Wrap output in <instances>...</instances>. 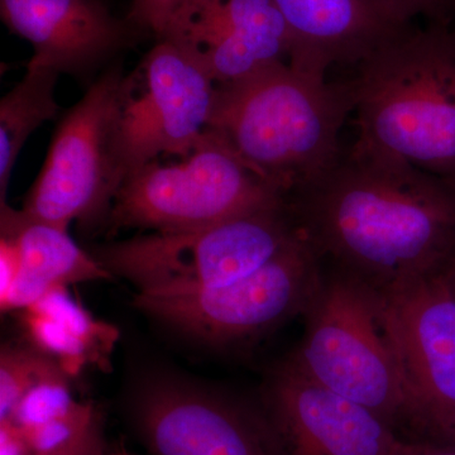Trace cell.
<instances>
[{"label":"cell","mask_w":455,"mask_h":455,"mask_svg":"<svg viewBox=\"0 0 455 455\" xmlns=\"http://www.w3.org/2000/svg\"><path fill=\"white\" fill-rule=\"evenodd\" d=\"M289 202L323 265L379 291L455 259V181L358 140Z\"/></svg>","instance_id":"1"},{"label":"cell","mask_w":455,"mask_h":455,"mask_svg":"<svg viewBox=\"0 0 455 455\" xmlns=\"http://www.w3.org/2000/svg\"><path fill=\"white\" fill-rule=\"evenodd\" d=\"M355 104L352 82L283 62L218 85L209 130L290 196L340 160L341 127Z\"/></svg>","instance_id":"2"},{"label":"cell","mask_w":455,"mask_h":455,"mask_svg":"<svg viewBox=\"0 0 455 455\" xmlns=\"http://www.w3.org/2000/svg\"><path fill=\"white\" fill-rule=\"evenodd\" d=\"M352 83L358 142L455 181V25L400 29Z\"/></svg>","instance_id":"3"},{"label":"cell","mask_w":455,"mask_h":455,"mask_svg":"<svg viewBox=\"0 0 455 455\" xmlns=\"http://www.w3.org/2000/svg\"><path fill=\"white\" fill-rule=\"evenodd\" d=\"M300 343L287 359L311 379L367 407L411 440V406L379 290L323 265L305 310Z\"/></svg>","instance_id":"4"},{"label":"cell","mask_w":455,"mask_h":455,"mask_svg":"<svg viewBox=\"0 0 455 455\" xmlns=\"http://www.w3.org/2000/svg\"><path fill=\"white\" fill-rule=\"evenodd\" d=\"M302 235L289 199L199 229L140 233L92 256L137 292L212 289L259 271Z\"/></svg>","instance_id":"5"},{"label":"cell","mask_w":455,"mask_h":455,"mask_svg":"<svg viewBox=\"0 0 455 455\" xmlns=\"http://www.w3.org/2000/svg\"><path fill=\"white\" fill-rule=\"evenodd\" d=\"M179 158L170 164L155 160L128 173L104 228L108 235L123 229H199L289 199L211 130Z\"/></svg>","instance_id":"6"},{"label":"cell","mask_w":455,"mask_h":455,"mask_svg":"<svg viewBox=\"0 0 455 455\" xmlns=\"http://www.w3.org/2000/svg\"><path fill=\"white\" fill-rule=\"evenodd\" d=\"M127 80L122 66L114 65L66 110L20 209L29 218L104 232L125 179L119 131Z\"/></svg>","instance_id":"7"},{"label":"cell","mask_w":455,"mask_h":455,"mask_svg":"<svg viewBox=\"0 0 455 455\" xmlns=\"http://www.w3.org/2000/svg\"><path fill=\"white\" fill-rule=\"evenodd\" d=\"M323 263L304 235L259 271L212 289L136 292L134 305L171 328L214 347L252 343L304 315Z\"/></svg>","instance_id":"8"},{"label":"cell","mask_w":455,"mask_h":455,"mask_svg":"<svg viewBox=\"0 0 455 455\" xmlns=\"http://www.w3.org/2000/svg\"><path fill=\"white\" fill-rule=\"evenodd\" d=\"M218 84L175 42L157 40L128 74L119 146L125 178L143 164L196 148L211 125Z\"/></svg>","instance_id":"9"},{"label":"cell","mask_w":455,"mask_h":455,"mask_svg":"<svg viewBox=\"0 0 455 455\" xmlns=\"http://www.w3.org/2000/svg\"><path fill=\"white\" fill-rule=\"evenodd\" d=\"M445 271L381 291L414 419L411 442L455 431V293Z\"/></svg>","instance_id":"10"},{"label":"cell","mask_w":455,"mask_h":455,"mask_svg":"<svg viewBox=\"0 0 455 455\" xmlns=\"http://www.w3.org/2000/svg\"><path fill=\"white\" fill-rule=\"evenodd\" d=\"M260 403L278 455H392L410 442L370 409L314 381L287 358L268 373Z\"/></svg>","instance_id":"11"},{"label":"cell","mask_w":455,"mask_h":455,"mask_svg":"<svg viewBox=\"0 0 455 455\" xmlns=\"http://www.w3.org/2000/svg\"><path fill=\"white\" fill-rule=\"evenodd\" d=\"M132 418L149 455H278L259 411L203 388L155 383Z\"/></svg>","instance_id":"12"},{"label":"cell","mask_w":455,"mask_h":455,"mask_svg":"<svg viewBox=\"0 0 455 455\" xmlns=\"http://www.w3.org/2000/svg\"><path fill=\"white\" fill-rule=\"evenodd\" d=\"M9 31L31 44L28 65L88 79L147 33L103 0H0Z\"/></svg>","instance_id":"13"},{"label":"cell","mask_w":455,"mask_h":455,"mask_svg":"<svg viewBox=\"0 0 455 455\" xmlns=\"http://www.w3.org/2000/svg\"><path fill=\"white\" fill-rule=\"evenodd\" d=\"M160 40L175 42L227 85L289 62L292 36L274 0H203Z\"/></svg>","instance_id":"14"},{"label":"cell","mask_w":455,"mask_h":455,"mask_svg":"<svg viewBox=\"0 0 455 455\" xmlns=\"http://www.w3.org/2000/svg\"><path fill=\"white\" fill-rule=\"evenodd\" d=\"M0 307L20 311L47 293L75 283L112 280L92 253L84 251L66 228L32 220L0 204Z\"/></svg>","instance_id":"15"},{"label":"cell","mask_w":455,"mask_h":455,"mask_svg":"<svg viewBox=\"0 0 455 455\" xmlns=\"http://www.w3.org/2000/svg\"><path fill=\"white\" fill-rule=\"evenodd\" d=\"M292 36L289 64L326 75L331 66L361 64L400 29L371 0H274Z\"/></svg>","instance_id":"16"},{"label":"cell","mask_w":455,"mask_h":455,"mask_svg":"<svg viewBox=\"0 0 455 455\" xmlns=\"http://www.w3.org/2000/svg\"><path fill=\"white\" fill-rule=\"evenodd\" d=\"M20 313L32 347L55 359L68 376H77L86 367H109L118 331L95 319L68 289L47 293Z\"/></svg>","instance_id":"17"},{"label":"cell","mask_w":455,"mask_h":455,"mask_svg":"<svg viewBox=\"0 0 455 455\" xmlns=\"http://www.w3.org/2000/svg\"><path fill=\"white\" fill-rule=\"evenodd\" d=\"M70 377L62 376L38 383L0 419V427L13 431L27 453H49L82 435L100 415L90 403L75 400Z\"/></svg>","instance_id":"18"},{"label":"cell","mask_w":455,"mask_h":455,"mask_svg":"<svg viewBox=\"0 0 455 455\" xmlns=\"http://www.w3.org/2000/svg\"><path fill=\"white\" fill-rule=\"evenodd\" d=\"M59 77L52 68L27 65L25 76L0 100V204L5 203L14 164L29 136L60 112Z\"/></svg>","instance_id":"19"},{"label":"cell","mask_w":455,"mask_h":455,"mask_svg":"<svg viewBox=\"0 0 455 455\" xmlns=\"http://www.w3.org/2000/svg\"><path fill=\"white\" fill-rule=\"evenodd\" d=\"M62 376H68L64 368L35 347L3 346L0 353V419L7 418L20 398L38 383Z\"/></svg>","instance_id":"20"},{"label":"cell","mask_w":455,"mask_h":455,"mask_svg":"<svg viewBox=\"0 0 455 455\" xmlns=\"http://www.w3.org/2000/svg\"><path fill=\"white\" fill-rule=\"evenodd\" d=\"M377 13L395 29L424 25H454L455 0H371Z\"/></svg>","instance_id":"21"},{"label":"cell","mask_w":455,"mask_h":455,"mask_svg":"<svg viewBox=\"0 0 455 455\" xmlns=\"http://www.w3.org/2000/svg\"><path fill=\"white\" fill-rule=\"evenodd\" d=\"M203 0H132L127 17L156 40L163 38L170 27Z\"/></svg>","instance_id":"22"},{"label":"cell","mask_w":455,"mask_h":455,"mask_svg":"<svg viewBox=\"0 0 455 455\" xmlns=\"http://www.w3.org/2000/svg\"><path fill=\"white\" fill-rule=\"evenodd\" d=\"M107 448L108 445L103 436V427L99 419L97 423L92 424L85 433L77 436L73 442L49 451V453L31 455H103L106 453Z\"/></svg>","instance_id":"23"},{"label":"cell","mask_w":455,"mask_h":455,"mask_svg":"<svg viewBox=\"0 0 455 455\" xmlns=\"http://www.w3.org/2000/svg\"><path fill=\"white\" fill-rule=\"evenodd\" d=\"M420 455H455V431H439L414 440Z\"/></svg>","instance_id":"24"},{"label":"cell","mask_w":455,"mask_h":455,"mask_svg":"<svg viewBox=\"0 0 455 455\" xmlns=\"http://www.w3.org/2000/svg\"><path fill=\"white\" fill-rule=\"evenodd\" d=\"M392 455H420V453H419L414 442H407L403 448L398 449L396 453Z\"/></svg>","instance_id":"25"},{"label":"cell","mask_w":455,"mask_h":455,"mask_svg":"<svg viewBox=\"0 0 455 455\" xmlns=\"http://www.w3.org/2000/svg\"><path fill=\"white\" fill-rule=\"evenodd\" d=\"M103 455H137L134 453H132V451H128V449H125L124 447H122V445H118V447L114 448H107L106 453Z\"/></svg>","instance_id":"26"},{"label":"cell","mask_w":455,"mask_h":455,"mask_svg":"<svg viewBox=\"0 0 455 455\" xmlns=\"http://www.w3.org/2000/svg\"><path fill=\"white\" fill-rule=\"evenodd\" d=\"M447 277L449 283H451V289L455 293V259L451 263V266L447 268Z\"/></svg>","instance_id":"27"},{"label":"cell","mask_w":455,"mask_h":455,"mask_svg":"<svg viewBox=\"0 0 455 455\" xmlns=\"http://www.w3.org/2000/svg\"><path fill=\"white\" fill-rule=\"evenodd\" d=\"M455 23V22H454Z\"/></svg>","instance_id":"28"}]
</instances>
